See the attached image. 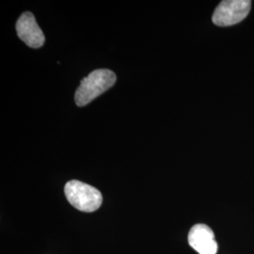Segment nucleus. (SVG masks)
Listing matches in <instances>:
<instances>
[{
  "mask_svg": "<svg viewBox=\"0 0 254 254\" xmlns=\"http://www.w3.org/2000/svg\"><path fill=\"white\" fill-rule=\"evenodd\" d=\"M116 82V74L108 69L92 71L81 83L75 91L74 101L78 107H84L108 91Z\"/></svg>",
  "mask_w": 254,
  "mask_h": 254,
  "instance_id": "nucleus-1",
  "label": "nucleus"
},
{
  "mask_svg": "<svg viewBox=\"0 0 254 254\" xmlns=\"http://www.w3.org/2000/svg\"><path fill=\"white\" fill-rule=\"evenodd\" d=\"M64 193L73 207L82 212H94L99 209L103 202L100 191L92 186L77 180L68 182L65 185Z\"/></svg>",
  "mask_w": 254,
  "mask_h": 254,
  "instance_id": "nucleus-2",
  "label": "nucleus"
},
{
  "mask_svg": "<svg viewBox=\"0 0 254 254\" xmlns=\"http://www.w3.org/2000/svg\"><path fill=\"white\" fill-rule=\"evenodd\" d=\"M251 8L250 0H224L215 9L212 21L218 27L234 26L248 16Z\"/></svg>",
  "mask_w": 254,
  "mask_h": 254,
  "instance_id": "nucleus-3",
  "label": "nucleus"
},
{
  "mask_svg": "<svg viewBox=\"0 0 254 254\" xmlns=\"http://www.w3.org/2000/svg\"><path fill=\"white\" fill-rule=\"evenodd\" d=\"M16 31L19 38L29 47L40 48L45 44L46 37L37 24L34 15L29 11L24 12L19 17L16 23Z\"/></svg>",
  "mask_w": 254,
  "mask_h": 254,
  "instance_id": "nucleus-4",
  "label": "nucleus"
},
{
  "mask_svg": "<svg viewBox=\"0 0 254 254\" xmlns=\"http://www.w3.org/2000/svg\"><path fill=\"white\" fill-rule=\"evenodd\" d=\"M189 244L199 254H217L218 243L212 229L202 223L191 228L189 236Z\"/></svg>",
  "mask_w": 254,
  "mask_h": 254,
  "instance_id": "nucleus-5",
  "label": "nucleus"
}]
</instances>
